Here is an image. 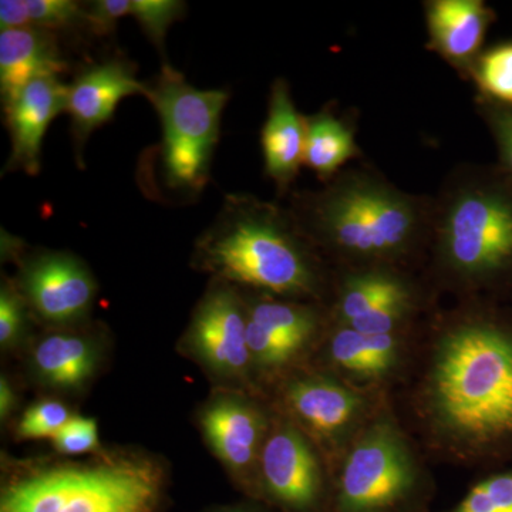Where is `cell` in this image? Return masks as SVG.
<instances>
[{"label":"cell","instance_id":"1f68e13d","mask_svg":"<svg viewBox=\"0 0 512 512\" xmlns=\"http://www.w3.org/2000/svg\"><path fill=\"white\" fill-rule=\"evenodd\" d=\"M485 117L497 144L505 173L512 180V106L490 100L485 106Z\"/></svg>","mask_w":512,"mask_h":512},{"label":"cell","instance_id":"4fadbf2b","mask_svg":"<svg viewBox=\"0 0 512 512\" xmlns=\"http://www.w3.org/2000/svg\"><path fill=\"white\" fill-rule=\"evenodd\" d=\"M131 96H147V83L137 79L136 66L121 56L89 63L74 76L67 93L66 113L72 124L77 164L93 131L109 123L117 107Z\"/></svg>","mask_w":512,"mask_h":512},{"label":"cell","instance_id":"836d02e7","mask_svg":"<svg viewBox=\"0 0 512 512\" xmlns=\"http://www.w3.org/2000/svg\"><path fill=\"white\" fill-rule=\"evenodd\" d=\"M18 397L8 377H0V419L8 420L15 412Z\"/></svg>","mask_w":512,"mask_h":512},{"label":"cell","instance_id":"5bb4252c","mask_svg":"<svg viewBox=\"0 0 512 512\" xmlns=\"http://www.w3.org/2000/svg\"><path fill=\"white\" fill-rule=\"evenodd\" d=\"M69 84L60 77H43L28 84L3 106L10 137L5 171H23L36 177L42 170V147L47 128L66 113Z\"/></svg>","mask_w":512,"mask_h":512},{"label":"cell","instance_id":"3957f363","mask_svg":"<svg viewBox=\"0 0 512 512\" xmlns=\"http://www.w3.org/2000/svg\"><path fill=\"white\" fill-rule=\"evenodd\" d=\"M163 464L140 454L56 464L12 478L0 512H164Z\"/></svg>","mask_w":512,"mask_h":512},{"label":"cell","instance_id":"44dd1931","mask_svg":"<svg viewBox=\"0 0 512 512\" xmlns=\"http://www.w3.org/2000/svg\"><path fill=\"white\" fill-rule=\"evenodd\" d=\"M410 289L409 284L400 276L383 269H367L349 275L340 286L336 322L338 325H349Z\"/></svg>","mask_w":512,"mask_h":512},{"label":"cell","instance_id":"9a60e30c","mask_svg":"<svg viewBox=\"0 0 512 512\" xmlns=\"http://www.w3.org/2000/svg\"><path fill=\"white\" fill-rule=\"evenodd\" d=\"M99 336L77 328H56L39 336L30 352V372L35 379L57 392H80L101 362Z\"/></svg>","mask_w":512,"mask_h":512},{"label":"cell","instance_id":"4dcf8cb0","mask_svg":"<svg viewBox=\"0 0 512 512\" xmlns=\"http://www.w3.org/2000/svg\"><path fill=\"white\" fill-rule=\"evenodd\" d=\"M131 0H94L84 3L86 29L97 37H109L116 32L121 19L130 16Z\"/></svg>","mask_w":512,"mask_h":512},{"label":"cell","instance_id":"52a82bcc","mask_svg":"<svg viewBox=\"0 0 512 512\" xmlns=\"http://www.w3.org/2000/svg\"><path fill=\"white\" fill-rule=\"evenodd\" d=\"M437 249L458 285L490 289L511 282V178H487L458 190L441 218Z\"/></svg>","mask_w":512,"mask_h":512},{"label":"cell","instance_id":"f546056e","mask_svg":"<svg viewBox=\"0 0 512 512\" xmlns=\"http://www.w3.org/2000/svg\"><path fill=\"white\" fill-rule=\"evenodd\" d=\"M52 441L56 450L66 456L92 453L100 446L96 420L73 416Z\"/></svg>","mask_w":512,"mask_h":512},{"label":"cell","instance_id":"2e32d148","mask_svg":"<svg viewBox=\"0 0 512 512\" xmlns=\"http://www.w3.org/2000/svg\"><path fill=\"white\" fill-rule=\"evenodd\" d=\"M69 70L59 36L28 26L0 32V96L2 106L28 84L43 77H62Z\"/></svg>","mask_w":512,"mask_h":512},{"label":"cell","instance_id":"7c38bea8","mask_svg":"<svg viewBox=\"0 0 512 512\" xmlns=\"http://www.w3.org/2000/svg\"><path fill=\"white\" fill-rule=\"evenodd\" d=\"M30 312L57 328H76L89 318L96 278L76 255L37 249L20 259L15 282Z\"/></svg>","mask_w":512,"mask_h":512},{"label":"cell","instance_id":"e575fe53","mask_svg":"<svg viewBox=\"0 0 512 512\" xmlns=\"http://www.w3.org/2000/svg\"><path fill=\"white\" fill-rule=\"evenodd\" d=\"M204 512H279L274 508L269 507L261 501H255V503H241L234 505H222V507L210 508V510Z\"/></svg>","mask_w":512,"mask_h":512},{"label":"cell","instance_id":"603a6c76","mask_svg":"<svg viewBox=\"0 0 512 512\" xmlns=\"http://www.w3.org/2000/svg\"><path fill=\"white\" fill-rule=\"evenodd\" d=\"M474 74L488 100L512 106V43L495 46L478 57Z\"/></svg>","mask_w":512,"mask_h":512},{"label":"cell","instance_id":"6da1fadb","mask_svg":"<svg viewBox=\"0 0 512 512\" xmlns=\"http://www.w3.org/2000/svg\"><path fill=\"white\" fill-rule=\"evenodd\" d=\"M423 360L413 407L426 443L471 466L512 458V316H454Z\"/></svg>","mask_w":512,"mask_h":512},{"label":"cell","instance_id":"d6986e66","mask_svg":"<svg viewBox=\"0 0 512 512\" xmlns=\"http://www.w3.org/2000/svg\"><path fill=\"white\" fill-rule=\"evenodd\" d=\"M248 319L281 340L296 356L312 345L320 328L318 309L272 295L247 299Z\"/></svg>","mask_w":512,"mask_h":512},{"label":"cell","instance_id":"d6a6232c","mask_svg":"<svg viewBox=\"0 0 512 512\" xmlns=\"http://www.w3.org/2000/svg\"><path fill=\"white\" fill-rule=\"evenodd\" d=\"M30 26L28 0H2L0 2V32Z\"/></svg>","mask_w":512,"mask_h":512},{"label":"cell","instance_id":"cb8c5ba5","mask_svg":"<svg viewBox=\"0 0 512 512\" xmlns=\"http://www.w3.org/2000/svg\"><path fill=\"white\" fill-rule=\"evenodd\" d=\"M187 12L180 0H131L130 16L138 23L147 39L164 55L168 29Z\"/></svg>","mask_w":512,"mask_h":512},{"label":"cell","instance_id":"7402d4cb","mask_svg":"<svg viewBox=\"0 0 512 512\" xmlns=\"http://www.w3.org/2000/svg\"><path fill=\"white\" fill-rule=\"evenodd\" d=\"M357 151L352 131L332 114L319 113L306 119L303 164L320 177H329Z\"/></svg>","mask_w":512,"mask_h":512},{"label":"cell","instance_id":"8fae6325","mask_svg":"<svg viewBox=\"0 0 512 512\" xmlns=\"http://www.w3.org/2000/svg\"><path fill=\"white\" fill-rule=\"evenodd\" d=\"M198 419L212 454L256 501L259 460L274 416L242 390L224 389L202 406Z\"/></svg>","mask_w":512,"mask_h":512},{"label":"cell","instance_id":"ac0fdd59","mask_svg":"<svg viewBox=\"0 0 512 512\" xmlns=\"http://www.w3.org/2000/svg\"><path fill=\"white\" fill-rule=\"evenodd\" d=\"M494 15L480 0H436L427 6L431 46L448 62L468 67L476 59Z\"/></svg>","mask_w":512,"mask_h":512},{"label":"cell","instance_id":"8992f818","mask_svg":"<svg viewBox=\"0 0 512 512\" xmlns=\"http://www.w3.org/2000/svg\"><path fill=\"white\" fill-rule=\"evenodd\" d=\"M147 100L160 117V146L154 148V188H165L183 200L200 197L211 180L212 160L221 136L222 113L229 94L201 90L184 74L164 63L147 83Z\"/></svg>","mask_w":512,"mask_h":512},{"label":"cell","instance_id":"ffe728a7","mask_svg":"<svg viewBox=\"0 0 512 512\" xmlns=\"http://www.w3.org/2000/svg\"><path fill=\"white\" fill-rule=\"evenodd\" d=\"M325 356L332 370L330 373L355 386L377 390V386L387 382L365 333L336 325L326 343Z\"/></svg>","mask_w":512,"mask_h":512},{"label":"cell","instance_id":"484cf974","mask_svg":"<svg viewBox=\"0 0 512 512\" xmlns=\"http://www.w3.org/2000/svg\"><path fill=\"white\" fill-rule=\"evenodd\" d=\"M30 26L59 36L72 30H86L84 3L73 0H28Z\"/></svg>","mask_w":512,"mask_h":512},{"label":"cell","instance_id":"5b68a950","mask_svg":"<svg viewBox=\"0 0 512 512\" xmlns=\"http://www.w3.org/2000/svg\"><path fill=\"white\" fill-rule=\"evenodd\" d=\"M332 512H427L429 470L384 407L350 444L332 474Z\"/></svg>","mask_w":512,"mask_h":512},{"label":"cell","instance_id":"4316f807","mask_svg":"<svg viewBox=\"0 0 512 512\" xmlns=\"http://www.w3.org/2000/svg\"><path fill=\"white\" fill-rule=\"evenodd\" d=\"M414 293L410 291L394 296L377 306L372 312L349 323L348 328L365 335H390L404 332L406 323L414 311ZM343 326V325H342Z\"/></svg>","mask_w":512,"mask_h":512},{"label":"cell","instance_id":"d4e9b609","mask_svg":"<svg viewBox=\"0 0 512 512\" xmlns=\"http://www.w3.org/2000/svg\"><path fill=\"white\" fill-rule=\"evenodd\" d=\"M448 512H512V467L477 481Z\"/></svg>","mask_w":512,"mask_h":512},{"label":"cell","instance_id":"277c9868","mask_svg":"<svg viewBox=\"0 0 512 512\" xmlns=\"http://www.w3.org/2000/svg\"><path fill=\"white\" fill-rule=\"evenodd\" d=\"M299 225L323 247L360 262H386L406 255L420 234L416 201L367 175L340 178L312 195Z\"/></svg>","mask_w":512,"mask_h":512},{"label":"cell","instance_id":"83f0119b","mask_svg":"<svg viewBox=\"0 0 512 512\" xmlns=\"http://www.w3.org/2000/svg\"><path fill=\"white\" fill-rule=\"evenodd\" d=\"M29 305L18 286L3 279L0 288V348L9 352L18 348L28 329Z\"/></svg>","mask_w":512,"mask_h":512},{"label":"cell","instance_id":"e0dca14e","mask_svg":"<svg viewBox=\"0 0 512 512\" xmlns=\"http://www.w3.org/2000/svg\"><path fill=\"white\" fill-rule=\"evenodd\" d=\"M305 141L306 119L296 110L289 84L278 79L272 84L261 143L266 174L282 190L295 180L303 164Z\"/></svg>","mask_w":512,"mask_h":512},{"label":"cell","instance_id":"7a4b0ae2","mask_svg":"<svg viewBox=\"0 0 512 512\" xmlns=\"http://www.w3.org/2000/svg\"><path fill=\"white\" fill-rule=\"evenodd\" d=\"M194 265L214 279L281 298H315L322 285L299 222L247 194L224 198L195 242Z\"/></svg>","mask_w":512,"mask_h":512},{"label":"cell","instance_id":"30bf717a","mask_svg":"<svg viewBox=\"0 0 512 512\" xmlns=\"http://www.w3.org/2000/svg\"><path fill=\"white\" fill-rule=\"evenodd\" d=\"M183 348L214 379L231 384L235 390L252 386L247 298L238 286L212 279L192 312Z\"/></svg>","mask_w":512,"mask_h":512},{"label":"cell","instance_id":"9c48e42d","mask_svg":"<svg viewBox=\"0 0 512 512\" xmlns=\"http://www.w3.org/2000/svg\"><path fill=\"white\" fill-rule=\"evenodd\" d=\"M333 478L312 440L275 414L258 468L256 501L279 512H332Z\"/></svg>","mask_w":512,"mask_h":512},{"label":"cell","instance_id":"f1b7e54d","mask_svg":"<svg viewBox=\"0 0 512 512\" xmlns=\"http://www.w3.org/2000/svg\"><path fill=\"white\" fill-rule=\"evenodd\" d=\"M72 417L66 404L42 400L23 413L16 427V437L20 440L53 439Z\"/></svg>","mask_w":512,"mask_h":512},{"label":"cell","instance_id":"ba28073f","mask_svg":"<svg viewBox=\"0 0 512 512\" xmlns=\"http://www.w3.org/2000/svg\"><path fill=\"white\" fill-rule=\"evenodd\" d=\"M279 397L281 413L312 440L332 474L350 444L384 409L377 390L326 372L286 376Z\"/></svg>","mask_w":512,"mask_h":512}]
</instances>
